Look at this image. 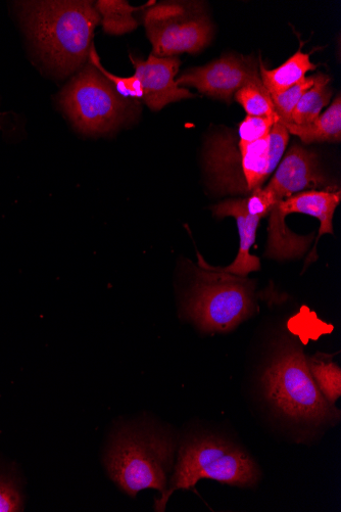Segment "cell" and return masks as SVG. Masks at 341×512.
Segmentation results:
<instances>
[{"label": "cell", "instance_id": "1", "mask_svg": "<svg viewBox=\"0 0 341 512\" xmlns=\"http://www.w3.org/2000/svg\"><path fill=\"white\" fill-rule=\"evenodd\" d=\"M20 17L42 62L68 76L89 58L94 29L101 23L91 2H25Z\"/></svg>", "mask_w": 341, "mask_h": 512}, {"label": "cell", "instance_id": "2", "mask_svg": "<svg viewBox=\"0 0 341 512\" xmlns=\"http://www.w3.org/2000/svg\"><path fill=\"white\" fill-rule=\"evenodd\" d=\"M289 141L281 122L271 133L254 143L239 141L231 135H217L209 143L206 161L217 190L222 194L251 195L279 165Z\"/></svg>", "mask_w": 341, "mask_h": 512}, {"label": "cell", "instance_id": "3", "mask_svg": "<svg viewBox=\"0 0 341 512\" xmlns=\"http://www.w3.org/2000/svg\"><path fill=\"white\" fill-rule=\"evenodd\" d=\"M262 385L272 408L292 424L318 428L339 418V410L316 385L301 349H282L266 368Z\"/></svg>", "mask_w": 341, "mask_h": 512}, {"label": "cell", "instance_id": "4", "mask_svg": "<svg viewBox=\"0 0 341 512\" xmlns=\"http://www.w3.org/2000/svg\"><path fill=\"white\" fill-rule=\"evenodd\" d=\"M175 449L174 437L163 430L122 428L107 452V470L112 480L131 497L144 489H156L163 494Z\"/></svg>", "mask_w": 341, "mask_h": 512}, {"label": "cell", "instance_id": "5", "mask_svg": "<svg viewBox=\"0 0 341 512\" xmlns=\"http://www.w3.org/2000/svg\"><path fill=\"white\" fill-rule=\"evenodd\" d=\"M260 478L256 461L233 443L216 436L191 437L182 444L170 487L156 501L155 508L164 511L175 491L189 490L203 479L254 487Z\"/></svg>", "mask_w": 341, "mask_h": 512}, {"label": "cell", "instance_id": "6", "mask_svg": "<svg viewBox=\"0 0 341 512\" xmlns=\"http://www.w3.org/2000/svg\"><path fill=\"white\" fill-rule=\"evenodd\" d=\"M198 256L201 269L196 272L185 314L204 332H230L254 313V284L245 277L219 271L200 253Z\"/></svg>", "mask_w": 341, "mask_h": 512}, {"label": "cell", "instance_id": "7", "mask_svg": "<svg viewBox=\"0 0 341 512\" xmlns=\"http://www.w3.org/2000/svg\"><path fill=\"white\" fill-rule=\"evenodd\" d=\"M59 101L75 127L86 135L114 132L134 112L133 105L91 64L62 90Z\"/></svg>", "mask_w": 341, "mask_h": 512}, {"label": "cell", "instance_id": "8", "mask_svg": "<svg viewBox=\"0 0 341 512\" xmlns=\"http://www.w3.org/2000/svg\"><path fill=\"white\" fill-rule=\"evenodd\" d=\"M190 7L182 3H162L145 12L144 25L154 56L171 58L183 53L198 54L210 43L211 21Z\"/></svg>", "mask_w": 341, "mask_h": 512}, {"label": "cell", "instance_id": "9", "mask_svg": "<svg viewBox=\"0 0 341 512\" xmlns=\"http://www.w3.org/2000/svg\"><path fill=\"white\" fill-rule=\"evenodd\" d=\"M341 200L340 191H309L294 195L274 205L270 211L269 238L266 256L290 259L302 256L311 245L314 234L301 237L288 229L285 217L291 213L313 216L320 221L318 240L333 235V216Z\"/></svg>", "mask_w": 341, "mask_h": 512}, {"label": "cell", "instance_id": "10", "mask_svg": "<svg viewBox=\"0 0 341 512\" xmlns=\"http://www.w3.org/2000/svg\"><path fill=\"white\" fill-rule=\"evenodd\" d=\"M176 84L197 88L209 97L231 103L235 92L253 84L265 87L254 61L227 55L204 66L193 68L176 79Z\"/></svg>", "mask_w": 341, "mask_h": 512}, {"label": "cell", "instance_id": "11", "mask_svg": "<svg viewBox=\"0 0 341 512\" xmlns=\"http://www.w3.org/2000/svg\"><path fill=\"white\" fill-rule=\"evenodd\" d=\"M130 60L135 68L134 76L141 83V100L152 111H160L169 104L196 97L188 89L176 84L181 66L178 58L151 55L148 60L142 61L130 55Z\"/></svg>", "mask_w": 341, "mask_h": 512}, {"label": "cell", "instance_id": "12", "mask_svg": "<svg viewBox=\"0 0 341 512\" xmlns=\"http://www.w3.org/2000/svg\"><path fill=\"white\" fill-rule=\"evenodd\" d=\"M277 167L274 176L264 188L274 204L306 189L328 186V180L320 170L317 154L301 146L292 147Z\"/></svg>", "mask_w": 341, "mask_h": 512}, {"label": "cell", "instance_id": "13", "mask_svg": "<svg viewBox=\"0 0 341 512\" xmlns=\"http://www.w3.org/2000/svg\"><path fill=\"white\" fill-rule=\"evenodd\" d=\"M212 210L218 217L235 218L240 238L239 251L234 262L225 268H215L240 277H246L249 273L260 270V259L251 255L250 250L256 242L257 229L262 218L249 213L246 199L228 200L214 206Z\"/></svg>", "mask_w": 341, "mask_h": 512}, {"label": "cell", "instance_id": "14", "mask_svg": "<svg viewBox=\"0 0 341 512\" xmlns=\"http://www.w3.org/2000/svg\"><path fill=\"white\" fill-rule=\"evenodd\" d=\"M283 124V123H282ZM289 134L300 137L306 144L314 143H340L341 141V97L338 95L332 105L320 114L312 123L296 125L284 123Z\"/></svg>", "mask_w": 341, "mask_h": 512}, {"label": "cell", "instance_id": "15", "mask_svg": "<svg viewBox=\"0 0 341 512\" xmlns=\"http://www.w3.org/2000/svg\"><path fill=\"white\" fill-rule=\"evenodd\" d=\"M316 69L317 65L312 63L310 54L300 50L276 69L268 70L261 63L260 75L265 88L273 96L297 85L306 78L308 72Z\"/></svg>", "mask_w": 341, "mask_h": 512}, {"label": "cell", "instance_id": "16", "mask_svg": "<svg viewBox=\"0 0 341 512\" xmlns=\"http://www.w3.org/2000/svg\"><path fill=\"white\" fill-rule=\"evenodd\" d=\"M330 77L319 73L316 74L314 85L305 92L297 107L292 113V123L296 125H307L312 123L328 106L332 90L329 86Z\"/></svg>", "mask_w": 341, "mask_h": 512}, {"label": "cell", "instance_id": "17", "mask_svg": "<svg viewBox=\"0 0 341 512\" xmlns=\"http://www.w3.org/2000/svg\"><path fill=\"white\" fill-rule=\"evenodd\" d=\"M104 30L110 35H123L134 31L138 22L133 14L140 10L122 0H100L95 4Z\"/></svg>", "mask_w": 341, "mask_h": 512}, {"label": "cell", "instance_id": "18", "mask_svg": "<svg viewBox=\"0 0 341 512\" xmlns=\"http://www.w3.org/2000/svg\"><path fill=\"white\" fill-rule=\"evenodd\" d=\"M311 375L325 399L334 405L341 396V370L331 357L316 354L307 358Z\"/></svg>", "mask_w": 341, "mask_h": 512}, {"label": "cell", "instance_id": "19", "mask_svg": "<svg viewBox=\"0 0 341 512\" xmlns=\"http://www.w3.org/2000/svg\"><path fill=\"white\" fill-rule=\"evenodd\" d=\"M235 100L248 116L270 117L280 121L271 95L265 87L253 84L242 87L235 92Z\"/></svg>", "mask_w": 341, "mask_h": 512}, {"label": "cell", "instance_id": "20", "mask_svg": "<svg viewBox=\"0 0 341 512\" xmlns=\"http://www.w3.org/2000/svg\"><path fill=\"white\" fill-rule=\"evenodd\" d=\"M315 79L316 75L306 77L297 85L280 93V95L271 96L281 123H292V113H294L305 92L314 85Z\"/></svg>", "mask_w": 341, "mask_h": 512}, {"label": "cell", "instance_id": "21", "mask_svg": "<svg viewBox=\"0 0 341 512\" xmlns=\"http://www.w3.org/2000/svg\"><path fill=\"white\" fill-rule=\"evenodd\" d=\"M89 60L90 64L99 70L114 85L120 96L125 99H142L143 91L139 80L134 75L130 77H119L107 71L102 65L100 57L95 51L94 45L91 46Z\"/></svg>", "mask_w": 341, "mask_h": 512}, {"label": "cell", "instance_id": "22", "mask_svg": "<svg viewBox=\"0 0 341 512\" xmlns=\"http://www.w3.org/2000/svg\"><path fill=\"white\" fill-rule=\"evenodd\" d=\"M280 122L270 117L247 116L238 127V139L245 143H254L267 137L275 123Z\"/></svg>", "mask_w": 341, "mask_h": 512}, {"label": "cell", "instance_id": "23", "mask_svg": "<svg viewBox=\"0 0 341 512\" xmlns=\"http://www.w3.org/2000/svg\"><path fill=\"white\" fill-rule=\"evenodd\" d=\"M23 510V497L16 483L0 475V512Z\"/></svg>", "mask_w": 341, "mask_h": 512}, {"label": "cell", "instance_id": "24", "mask_svg": "<svg viewBox=\"0 0 341 512\" xmlns=\"http://www.w3.org/2000/svg\"><path fill=\"white\" fill-rule=\"evenodd\" d=\"M246 201L249 213L261 218L268 216L275 205L272 197L264 188L253 192Z\"/></svg>", "mask_w": 341, "mask_h": 512}]
</instances>
